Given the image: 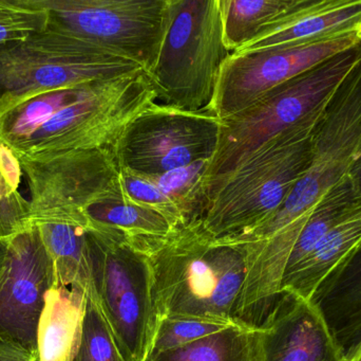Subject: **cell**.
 Masks as SVG:
<instances>
[{
    "instance_id": "cell-1",
    "label": "cell",
    "mask_w": 361,
    "mask_h": 361,
    "mask_svg": "<svg viewBox=\"0 0 361 361\" xmlns=\"http://www.w3.org/2000/svg\"><path fill=\"white\" fill-rule=\"evenodd\" d=\"M149 259L159 320L237 326L235 311L247 271V245L216 239L201 220L165 237H140Z\"/></svg>"
},
{
    "instance_id": "cell-2",
    "label": "cell",
    "mask_w": 361,
    "mask_h": 361,
    "mask_svg": "<svg viewBox=\"0 0 361 361\" xmlns=\"http://www.w3.org/2000/svg\"><path fill=\"white\" fill-rule=\"evenodd\" d=\"M322 112L267 142L206 191L200 220L212 237H241L283 205L311 162L314 133Z\"/></svg>"
},
{
    "instance_id": "cell-3",
    "label": "cell",
    "mask_w": 361,
    "mask_h": 361,
    "mask_svg": "<svg viewBox=\"0 0 361 361\" xmlns=\"http://www.w3.org/2000/svg\"><path fill=\"white\" fill-rule=\"evenodd\" d=\"M92 296L125 361H146L158 330L149 259L137 239L90 224L87 232Z\"/></svg>"
},
{
    "instance_id": "cell-4",
    "label": "cell",
    "mask_w": 361,
    "mask_h": 361,
    "mask_svg": "<svg viewBox=\"0 0 361 361\" xmlns=\"http://www.w3.org/2000/svg\"><path fill=\"white\" fill-rule=\"evenodd\" d=\"M361 59V44L299 74L222 121L218 146L203 176V193L280 134L319 114Z\"/></svg>"
},
{
    "instance_id": "cell-5",
    "label": "cell",
    "mask_w": 361,
    "mask_h": 361,
    "mask_svg": "<svg viewBox=\"0 0 361 361\" xmlns=\"http://www.w3.org/2000/svg\"><path fill=\"white\" fill-rule=\"evenodd\" d=\"M143 72L135 61L49 23L46 31L0 46V120L42 93Z\"/></svg>"
},
{
    "instance_id": "cell-6",
    "label": "cell",
    "mask_w": 361,
    "mask_h": 361,
    "mask_svg": "<svg viewBox=\"0 0 361 361\" xmlns=\"http://www.w3.org/2000/svg\"><path fill=\"white\" fill-rule=\"evenodd\" d=\"M231 53L220 0H169V21L148 78L157 102L187 112H210L223 66Z\"/></svg>"
},
{
    "instance_id": "cell-7",
    "label": "cell",
    "mask_w": 361,
    "mask_h": 361,
    "mask_svg": "<svg viewBox=\"0 0 361 361\" xmlns=\"http://www.w3.org/2000/svg\"><path fill=\"white\" fill-rule=\"evenodd\" d=\"M157 103L145 72L92 83L11 152L17 162L112 148L127 125Z\"/></svg>"
},
{
    "instance_id": "cell-8",
    "label": "cell",
    "mask_w": 361,
    "mask_h": 361,
    "mask_svg": "<svg viewBox=\"0 0 361 361\" xmlns=\"http://www.w3.org/2000/svg\"><path fill=\"white\" fill-rule=\"evenodd\" d=\"M361 140V59L345 76L318 121L309 167L283 205L250 232L244 242L280 231L301 233L320 199L349 176Z\"/></svg>"
},
{
    "instance_id": "cell-9",
    "label": "cell",
    "mask_w": 361,
    "mask_h": 361,
    "mask_svg": "<svg viewBox=\"0 0 361 361\" xmlns=\"http://www.w3.org/2000/svg\"><path fill=\"white\" fill-rule=\"evenodd\" d=\"M18 163L29 188L31 226L66 223L90 227L85 215L87 208L123 197L120 169L111 148L76 150Z\"/></svg>"
},
{
    "instance_id": "cell-10",
    "label": "cell",
    "mask_w": 361,
    "mask_h": 361,
    "mask_svg": "<svg viewBox=\"0 0 361 361\" xmlns=\"http://www.w3.org/2000/svg\"><path fill=\"white\" fill-rule=\"evenodd\" d=\"M222 121L156 103L131 121L112 146L121 171L157 177L199 161H210Z\"/></svg>"
},
{
    "instance_id": "cell-11",
    "label": "cell",
    "mask_w": 361,
    "mask_h": 361,
    "mask_svg": "<svg viewBox=\"0 0 361 361\" xmlns=\"http://www.w3.org/2000/svg\"><path fill=\"white\" fill-rule=\"evenodd\" d=\"M50 25L97 42L142 66L156 64L169 21V0H32Z\"/></svg>"
},
{
    "instance_id": "cell-12",
    "label": "cell",
    "mask_w": 361,
    "mask_h": 361,
    "mask_svg": "<svg viewBox=\"0 0 361 361\" xmlns=\"http://www.w3.org/2000/svg\"><path fill=\"white\" fill-rule=\"evenodd\" d=\"M360 44L353 32L312 44L231 53L221 71L210 112L225 120L271 89Z\"/></svg>"
},
{
    "instance_id": "cell-13",
    "label": "cell",
    "mask_w": 361,
    "mask_h": 361,
    "mask_svg": "<svg viewBox=\"0 0 361 361\" xmlns=\"http://www.w3.org/2000/svg\"><path fill=\"white\" fill-rule=\"evenodd\" d=\"M6 244V266L0 280V341L37 354L44 298L55 284L52 260L37 227H30Z\"/></svg>"
},
{
    "instance_id": "cell-14",
    "label": "cell",
    "mask_w": 361,
    "mask_h": 361,
    "mask_svg": "<svg viewBox=\"0 0 361 361\" xmlns=\"http://www.w3.org/2000/svg\"><path fill=\"white\" fill-rule=\"evenodd\" d=\"M257 331V361H341L345 353L312 301L282 292Z\"/></svg>"
},
{
    "instance_id": "cell-15",
    "label": "cell",
    "mask_w": 361,
    "mask_h": 361,
    "mask_svg": "<svg viewBox=\"0 0 361 361\" xmlns=\"http://www.w3.org/2000/svg\"><path fill=\"white\" fill-rule=\"evenodd\" d=\"M361 0H297L281 17L233 53L322 42L357 33Z\"/></svg>"
},
{
    "instance_id": "cell-16",
    "label": "cell",
    "mask_w": 361,
    "mask_h": 361,
    "mask_svg": "<svg viewBox=\"0 0 361 361\" xmlns=\"http://www.w3.org/2000/svg\"><path fill=\"white\" fill-rule=\"evenodd\" d=\"M361 244V201L315 247L284 271L281 292L312 301L331 273Z\"/></svg>"
},
{
    "instance_id": "cell-17",
    "label": "cell",
    "mask_w": 361,
    "mask_h": 361,
    "mask_svg": "<svg viewBox=\"0 0 361 361\" xmlns=\"http://www.w3.org/2000/svg\"><path fill=\"white\" fill-rule=\"evenodd\" d=\"M87 288L53 286L37 330L38 361H71L82 338Z\"/></svg>"
},
{
    "instance_id": "cell-18",
    "label": "cell",
    "mask_w": 361,
    "mask_h": 361,
    "mask_svg": "<svg viewBox=\"0 0 361 361\" xmlns=\"http://www.w3.org/2000/svg\"><path fill=\"white\" fill-rule=\"evenodd\" d=\"M312 302L347 354L361 331V244L322 283Z\"/></svg>"
},
{
    "instance_id": "cell-19",
    "label": "cell",
    "mask_w": 361,
    "mask_h": 361,
    "mask_svg": "<svg viewBox=\"0 0 361 361\" xmlns=\"http://www.w3.org/2000/svg\"><path fill=\"white\" fill-rule=\"evenodd\" d=\"M35 227L52 260L54 286L88 288L87 232L90 227L66 223H47Z\"/></svg>"
},
{
    "instance_id": "cell-20",
    "label": "cell",
    "mask_w": 361,
    "mask_h": 361,
    "mask_svg": "<svg viewBox=\"0 0 361 361\" xmlns=\"http://www.w3.org/2000/svg\"><path fill=\"white\" fill-rule=\"evenodd\" d=\"M297 0H220L227 50L235 52L277 20Z\"/></svg>"
},
{
    "instance_id": "cell-21",
    "label": "cell",
    "mask_w": 361,
    "mask_h": 361,
    "mask_svg": "<svg viewBox=\"0 0 361 361\" xmlns=\"http://www.w3.org/2000/svg\"><path fill=\"white\" fill-rule=\"evenodd\" d=\"M256 329L231 326L147 361H257Z\"/></svg>"
},
{
    "instance_id": "cell-22",
    "label": "cell",
    "mask_w": 361,
    "mask_h": 361,
    "mask_svg": "<svg viewBox=\"0 0 361 361\" xmlns=\"http://www.w3.org/2000/svg\"><path fill=\"white\" fill-rule=\"evenodd\" d=\"M90 224L110 227L130 239L165 237L175 229L165 216L152 208L124 199L97 201L87 208Z\"/></svg>"
},
{
    "instance_id": "cell-23",
    "label": "cell",
    "mask_w": 361,
    "mask_h": 361,
    "mask_svg": "<svg viewBox=\"0 0 361 361\" xmlns=\"http://www.w3.org/2000/svg\"><path fill=\"white\" fill-rule=\"evenodd\" d=\"M360 201L350 176L326 193L314 208L309 220L305 223L286 268L296 264L305 254H309L316 244L331 229L334 228Z\"/></svg>"
},
{
    "instance_id": "cell-24",
    "label": "cell",
    "mask_w": 361,
    "mask_h": 361,
    "mask_svg": "<svg viewBox=\"0 0 361 361\" xmlns=\"http://www.w3.org/2000/svg\"><path fill=\"white\" fill-rule=\"evenodd\" d=\"M71 361H125L94 299L87 290L82 338Z\"/></svg>"
},
{
    "instance_id": "cell-25",
    "label": "cell",
    "mask_w": 361,
    "mask_h": 361,
    "mask_svg": "<svg viewBox=\"0 0 361 361\" xmlns=\"http://www.w3.org/2000/svg\"><path fill=\"white\" fill-rule=\"evenodd\" d=\"M50 16L32 0H0V46L46 31Z\"/></svg>"
},
{
    "instance_id": "cell-26",
    "label": "cell",
    "mask_w": 361,
    "mask_h": 361,
    "mask_svg": "<svg viewBox=\"0 0 361 361\" xmlns=\"http://www.w3.org/2000/svg\"><path fill=\"white\" fill-rule=\"evenodd\" d=\"M120 173L124 199L156 210L165 216L175 228L187 223L179 206L163 192L154 178L121 170Z\"/></svg>"
},
{
    "instance_id": "cell-27",
    "label": "cell",
    "mask_w": 361,
    "mask_h": 361,
    "mask_svg": "<svg viewBox=\"0 0 361 361\" xmlns=\"http://www.w3.org/2000/svg\"><path fill=\"white\" fill-rule=\"evenodd\" d=\"M226 328L228 326L197 321V320L169 319V318L160 319L154 345L147 360L165 352L179 349L214 333L221 332Z\"/></svg>"
},
{
    "instance_id": "cell-28",
    "label": "cell",
    "mask_w": 361,
    "mask_h": 361,
    "mask_svg": "<svg viewBox=\"0 0 361 361\" xmlns=\"http://www.w3.org/2000/svg\"><path fill=\"white\" fill-rule=\"evenodd\" d=\"M0 361H38V355L17 343L0 341Z\"/></svg>"
},
{
    "instance_id": "cell-29",
    "label": "cell",
    "mask_w": 361,
    "mask_h": 361,
    "mask_svg": "<svg viewBox=\"0 0 361 361\" xmlns=\"http://www.w3.org/2000/svg\"><path fill=\"white\" fill-rule=\"evenodd\" d=\"M349 176L354 188H355L356 193H357L358 199H361V140Z\"/></svg>"
},
{
    "instance_id": "cell-30",
    "label": "cell",
    "mask_w": 361,
    "mask_h": 361,
    "mask_svg": "<svg viewBox=\"0 0 361 361\" xmlns=\"http://www.w3.org/2000/svg\"><path fill=\"white\" fill-rule=\"evenodd\" d=\"M341 361H361V343L357 347L345 354Z\"/></svg>"
},
{
    "instance_id": "cell-31",
    "label": "cell",
    "mask_w": 361,
    "mask_h": 361,
    "mask_svg": "<svg viewBox=\"0 0 361 361\" xmlns=\"http://www.w3.org/2000/svg\"><path fill=\"white\" fill-rule=\"evenodd\" d=\"M6 244L0 243V280L4 275V266H6Z\"/></svg>"
},
{
    "instance_id": "cell-32",
    "label": "cell",
    "mask_w": 361,
    "mask_h": 361,
    "mask_svg": "<svg viewBox=\"0 0 361 361\" xmlns=\"http://www.w3.org/2000/svg\"><path fill=\"white\" fill-rule=\"evenodd\" d=\"M361 343V331L360 333H358L357 335H356L355 337H354L353 341H352L351 347H350L349 351H351V350H353L354 348L357 347L358 345ZM348 351V352H349Z\"/></svg>"
},
{
    "instance_id": "cell-33",
    "label": "cell",
    "mask_w": 361,
    "mask_h": 361,
    "mask_svg": "<svg viewBox=\"0 0 361 361\" xmlns=\"http://www.w3.org/2000/svg\"><path fill=\"white\" fill-rule=\"evenodd\" d=\"M357 34H358V36H360V40H361V23H360V27H358V29H357Z\"/></svg>"
}]
</instances>
